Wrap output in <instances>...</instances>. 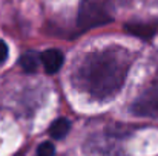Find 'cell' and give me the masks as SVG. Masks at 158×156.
<instances>
[{"instance_id": "1", "label": "cell", "mask_w": 158, "mask_h": 156, "mask_svg": "<svg viewBox=\"0 0 158 156\" xmlns=\"http://www.w3.org/2000/svg\"><path fill=\"white\" fill-rule=\"evenodd\" d=\"M129 64V57L123 49L106 48L91 52L74 72L75 86L95 100L114 98L126 81Z\"/></svg>"}, {"instance_id": "2", "label": "cell", "mask_w": 158, "mask_h": 156, "mask_svg": "<svg viewBox=\"0 0 158 156\" xmlns=\"http://www.w3.org/2000/svg\"><path fill=\"white\" fill-rule=\"evenodd\" d=\"M112 18V0H81L78 25L83 29L103 26Z\"/></svg>"}, {"instance_id": "3", "label": "cell", "mask_w": 158, "mask_h": 156, "mask_svg": "<svg viewBox=\"0 0 158 156\" xmlns=\"http://www.w3.org/2000/svg\"><path fill=\"white\" fill-rule=\"evenodd\" d=\"M131 112L141 118H158V89L144 90L131 106Z\"/></svg>"}, {"instance_id": "4", "label": "cell", "mask_w": 158, "mask_h": 156, "mask_svg": "<svg viewBox=\"0 0 158 156\" xmlns=\"http://www.w3.org/2000/svg\"><path fill=\"white\" fill-rule=\"evenodd\" d=\"M40 61H42L46 74L52 75L61 69L63 61H64V55L58 49H46L40 54Z\"/></svg>"}, {"instance_id": "5", "label": "cell", "mask_w": 158, "mask_h": 156, "mask_svg": "<svg viewBox=\"0 0 158 156\" xmlns=\"http://www.w3.org/2000/svg\"><path fill=\"white\" fill-rule=\"evenodd\" d=\"M126 31L129 34H134L140 38H152L155 34H158V20L154 22H135V23H127Z\"/></svg>"}, {"instance_id": "6", "label": "cell", "mask_w": 158, "mask_h": 156, "mask_svg": "<svg viewBox=\"0 0 158 156\" xmlns=\"http://www.w3.org/2000/svg\"><path fill=\"white\" fill-rule=\"evenodd\" d=\"M19 63H20V66H22V69H23L25 72L34 74V72L39 69V64H40L42 61H40V55H39V54L31 51V52L23 54V55L20 57Z\"/></svg>"}, {"instance_id": "7", "label": "cell", "mask_w": 158, "mask_h": 156, "mask_svg": "<svg viewBox=\"0 0 158 156\" xmlns=\"http://www.w3.org/2000/svg\"><path fill=\"white\" fill-rule=\"evenodd\" d=\"M71 130V122L66 118H58L55 119L51 127H49V135L54 139H63Z\"/></svg>"}, {"instance_id": "8", "label": "cell", "mask_w": 158, "mask_h": 156, "mask_svg": "<svg viewBox=\"0 0 158 156\" xmlns=\"http://www.w3.org/2000/svg\"><path fill=\"white\" fill-rule=\"evenodd\" d=\"M55 155V147L52 142H43L37 149V156H54Z\"/></svg>"}, {"instance_id": "9", "label": "cell", "mask_w": 158, "mask_h": 156, "mask_svg": "<svg viewBox=\"0 0 158 156\" xmlns=\"http://www.w3.org/2000/svg\"><path fill=\"white\" fill-rule=\"evenodd\" d=\"M6 58H8V46L3 40H0V64H3Z\"/></svg>"}]
</instances>
